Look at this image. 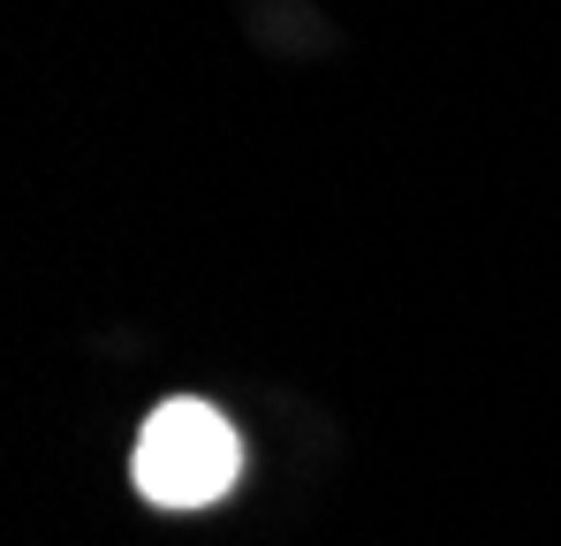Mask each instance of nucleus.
Instances as JSON below:
<instances>
[{
  "mask_svg": "<svg viewBox=\"0 0 561 546\" xmlns=\"http://www.w3.org/2000/svg\"><path fill=\"white\" fill-rule=\"evenodd\" d=\"M129 470H137V493L152 509H213L243 478V441H236V425L213 402L175 395V402H160L145 418Z\"/></svg>",
  "mask_w": 561,
  "mask_h": 546,
  "instance_id": "f257e3e1",
  "label": "nucleus"
}]
</instances>
